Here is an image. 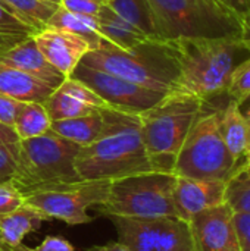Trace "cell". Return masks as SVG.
Segmentation results:
<instances>
[{
	"label": "cell",
	"mask_w": 250,
	"mask_h": 251,
	"mask_svg": "<svg viewBox=\"0 0 250 251\" xmlns=\"http://www.w3.org/2000/svg\"><path fill=\"white\" fill-rule=\"evenodd\" d=\"M103 129L96 141L81 147L75 169L81 181H113L153 171L141 138L140 116L111 107L100 109Z\"/></svg>",
	"instance_id": "1"
},
{
	"label": "cell",
	"mask_w": 250,
	"mask_h": 251,
	"mask_svg": "<svg viewBox=\"0 0 250 251\" xmlns=\"http://www.w3.org/2000/svg\"><path fill=\"white\" fill-rule=\"evenodd\" d=\"M178 68L172 93L190 94L206 103L225 96L234 68L249 56L240 38L180 37L167 40Z\"/></svg>",
	"instance_id": "2"
},
{
	"label": "cell",
	"mask_w": 250,
	"mask_h": 251,
	"mask_svg": "<svg viewBox=\"0 0 250 251\" xmlns=\"http://www.w3.org/2000/svg\"><path fill=\"white\" fill-rule=\"evenodd\" d=\"M81 63L165 96L174 91L178 76V68L168 41L158 38H152L131 51L121 50L102 38L99 47L90 50Z\"/></svg>",
	"instance_id": "3"
},
{
	"label": "cell",
	"mask_w": 250,
	"mask_h": 251,
	"mask_svg": "<svg viewBox=\"0 0 250 251\" xmlns=\"http://www.w3.org/2000/svg\"><path fill=\"white\" fill-rule=\"evenodd\" d=\"M159 40L240 38L243 18L222 0H144Z\"/></svg>",
	"instance_id": "4"
},
{
	"label": "cell",
	"mask_w": 250,
	"mask_h": 251,
	"mask_svg": "<svg viewBox=\"0 0 250 251\" xmlns=\"http://www.w3.org/2000/svg\"><path fill=\"white\" fill-rule=\"evenodd\" d=\"M206 101L181 93H169L141 112V138L153 171L172 172L180 149Z\"/></svg>",
	"instance_id": "5"
},
{
	"label": "cell",
	"mask_w": 250,
	"mask_h": 251,
	"mask_svg": "<svg viewBox=\"0 0 250 251\" xmlns=\"http://www.w3.org/2000/svg\"><path fill=\"white\" fill-rule=\"evenodd\" d=\"M242 163L228 151L220 131V107L206 103L190 128L172 174L177 176L228 182Z\"/></svg>",
	"instance_id": "6"
},
{
	"label": "cell",
	"mask_w": 250,
	"mask_h": 251,
	"mask_svg": "<svg viewBox=\"0 0 250 251\" xmlns=\"http://www.w3.org/2000/svg\"><path fill=\"white\" fill-rule=\"evenodd\" d=\"M18 172L10 181L24 194L81 181L75 159L81 147L49 131L40 137L19 140Z\"/></svg>",
	"instance_id": "7"
},
{
	"label": "cell",
	"mask_w": 250,
	"mask_h": 251,
	"mask_svg": "<svg viewBox=\"0 0 250 251\" xmlns=\"http://www.w3.org/2000/svg\"><path fill=\"white\" fill-rule=\"evenodd\" d=\"M175 182V174L158 171L113 179L109 184L106 200L97 210L106 218H177L174 206Z\"/></svg>",
	"instance_id": "8"
},
{
	"label": "cell",
	"mask_w": 250,
	"mask_h": 251,
	"mask_svg": "<svg viewBox=\"0 0 250 251\" xmlns=\"http://www.w3.org/2000/svg\"><path fill=\"white\" fill-rule=\"evenodd\" d=\"M111 181H78L24 196V204L44 221L84 225L93 221L88 210L99 207L108 197Z\"/></svg>",
	"instance_id": "9"
},
{
	"label": "cell",
	"mask_w": 250,
	"mask_h": 251,
	"mask_svg": "<svg viewBox=\"0 0 250 251\" xmlns=\"http://www.w3.org/2000/svg\"><path fill=\"white\" fill-rule=\"evenodd\" d=\"M118 241L133 251H197L190 224L180 218H109Z\"/></svg>",
	"instance_id": "10"
},
{
	"label": "cell",
	"mask_w": 250,
	"mask_h": 251,
	"mask_svg": "<svg viewBox=\"0 0 250 251\" xmlns=\"http://www.w3.org/2000/svg\"><path fill=\"white\" fill-rule=\"evenodd\" d=\"M69 76L93 90L108 104V107L127 113L140 115L165 97L162 93L147 90L111 72L87 66L81 62Z\"/></svg>",
	"instance_id": "11"
},
{
	"label": "cell",
	"mask_w": 250,
	"mask_h": 251,
	"mask_svg": "<svg viewBox=\"0 0 250 251\" xmlns=\"http://www.w3.org/2000/svg\"><path fill=\"white\" fill-rule=\"evenodd\" d=\"M233 216L227 203L193 216L189 224L197 251H240Z\"/></svg>",
	"instance_id": "12"
},
{
	"label": "cell",
	"mask_w": 250,
	"mask_h": 251,
	"mask_svg": "<svg viewBox=\"0 0 250 251\" xmlns=\"http://www.w3.org/2000/svg\"><path fill=\"white\" fill-rule=\"evenodd\" d=\"M227 182L177 176L174 206L177 218L190 221L197 213L225 203Z\"/></svg>",
	"instance_id": "13"
},
{
	"label": "cell",
	"mask_w": 250,
	"mask_h": 251,
	"mask_svg": "<svg viewBox=\"0 0 250 251\" xmlns=\"http://www.w3.org/2000/svg\"><path fill=\"white\" fill-rule=\"evenodd\" d=\"M44 107L52 121H60L105 109L108 104L87 85L68 76L53 90L50 97L46 100Z\"/></svg>",
	"instance_id": "14"
},
{
	"label": "cell",
	"mask_w": 250,
	"mask_h": 251,
	"mask_svg": "<svg viewBox=\"0 0 250 251\" xmlns=\"http://www.w3.org/2000/svg\"><path fill=\"white\" fill-rule=\"evenodd\" d=\"M34 41L43 56L65 76H69L91 50L84 38L63 29L46 28L34 37Z\"/></svg>",
	"instance_id": "15"
},
{
	"label": "cell",
	"mask_w": 250,
	"mask_h": 251,
	"mask_svg": "<svg viewBox=\"0 0 250 251\" xmlns=\"http://www.w3.org/2000/svg\"><path fill=\"white\" fill-rule=\"evenodd\" d=\"M0 63L22 71L37 79H41L53 88L59 87L68 78L43 56L34 38H29L18 44L16 47L1 53Z\"/></svg>",
	"instance_id": "16"
},
{
	"label": "cell",
	"mask_w": 250,
	"mask_h": 251,
	"mask_svg": "<svg viewBox=\"0 0 250 251\" xmlns=\"http://www.w3.org/2000/svg\"><path fill=\"white\" fill-rule=\"evenodd\" d=\"M96 18L99 21V32L102 38L108 40L121 50L131 51L152 40L150 35H147L137 25L119 16L106 3L100 6V10Z\"/></svg>",
	"instance_id": "17"
},
{
	"label": "cell",
	"mask_w": 250,
	"mask_h": 251,
	"mask_svg": "<svg viewBox=\"0 0 250 251\" xmlns=\"http://www.w3.org/2000/svg\"><path fill=\"white\" fill-rule=\"evenodd\" d=\"M53 87L22 71L0 63V94L21 103H46Z\"/></svg>",
	"instance_id": "18"
},
{
	"label": "cell",
	"mask_w": 250,
	"mask_h": 251,
	"mask_svg": "<svg viewBox=\"0 0 250 251\" xmlns=\"http://www.w3.org/2000/svg\"><path fill=\"white\" fill-rule=\"evenodd\" d=\"M220 131L222 140L236 160L243 163L246 149L250 144L249 125L242 106L228 100L227 106L220 109Z\"/></svg>",
	"instance_id": "19"
},
{
	"label": "cell",
	"mask_w": 250,
	"mask_h": 251,
	"mask_svg": "<svg viewBox=\"0 0 250 251\" xmlns=\"http://www.w3.org/2000/svg\"><path fill=\"white\" fill-rule=\"evenodd\" d=\"M43 221L37 212L25 204L13 212L0 213V243L7 249L21 246L22 240L37 231Z\"/></svg>",
	"instance_id": "20"
},
{
	"label": "cell",
	"mask_w": 250,
	"mask_h": 251,
	"mask_svg": "<svg viewBox=\"0 0 250 251\" xmlns=\"http://www.w3.org/2000/svg\"><path fill=\"white\" fill-rule=\"evenodd\" d=\"M102 129H103V116L100 110H94L91 113L78 118L52 121L50 125L52 132L78 144L80 147H85L93 141H96Z\"/></svg>",
	"instance_id": "21"
},
{
	"label": "cell",
	"mask_w": 250,
	"mask_h": 251,
	"mask_svg": "<svg viewBox=\"0 0 250 251\" xmlns=\"http://www.w3.org/2000/svg\"><path fill=\"white\" fill-rule=\"evenodd\" d=\"M46 28L63 29V31L72 32L84 38L88 43L91 50L97 49L102 41V35L99 32V21L96 16L74 13V12L66 10L62 6H59L57 10L53 13V16L47 21Z\"/></svg>",
	"instance_id": "22"
},
{
	"label": "cell",
	"mask_w": 250,
	"mask_h": 251,
	"mask_svg": "<svg viewBox=\"0 0 250 251\" xmlns=\"http://www.w3.org/2000/svg\"><path fill=\"white\" fill-rule=\"evenodd\" d=\"M50 125L52 119L43 103H22L12 128L19 140H28L49 132Z\"/></svg>",
	"instance_id": "23"
},
{
	"label": "cell",
	"mask_w": 250,
	"mask_h": 251,
	"mask_svg": "<svg viewBox=\"0 0 250 251\" xmlns=\"http://www.w3.org/2000/svg\"><path fill=\"white\" fill-rule=\"evenodd\" d=\"M15 16L38 32L46 29L47 21L53 16L60 4L49 0H1Z\"/></svg>",
	"instance_id": "24"
},
{
	"label": "cell",
	"mask_w": 250,
	"mask_h": 251,
	"mask_svg": "<svg viewBox=\"0 0 250 251\" xmlns=\"http://www.w3.org/2000/svg\"><path fill=\"white\" fill-rule=\"evenodd\" d=\"M38 31L22 22L0 0V54L16 47L18 44L34 38Z\"/></svg>",
	"instance_id": "25"
},
{
	"label": "cell",
	"mask_w": 250,
	"mask_h": 251,
	"mask_svg": "<svg viewBox=\"0 0 250 251\" xmlns=\"http://www.w3.org/2000/svg\"><path fill=\"white\" fill-rule=\"evenodd\" d=\"M106 4L119 16L137 25L152 38H158L149 7L144 0H106Z\"/></svg>",
	"instance_id": "26"
},
{
	"label": "cell",
	"mask_w": 250,
	"mask_h": 251,
	"mask_svg": "<svg viewBox=\"0 0 250 251\" xmlns=\"http://www.w3.org/2000/svg\"><path fill=\"white\" fill-rule=\"evenodd\" d=\"M225 96L240 106L250 97V54L234 68Z\"/></svg>",
	"instance_id": "27"
},
{
	"label": "cell",
	"mask_w": 250,
	"mask_h": 251,
	"mask_svg": "<svg viewBox=\"0 0 250 251\" xmlns=\"http://www.w3.org/2000/svg\"><path fill=\"white\" fill-rule=\"evenodd\" d=\"M225 203L233 212L250 213V179L236 175L227 182Z\"/></svg>",
	"instance_id": "28"
},
{
	"label": "cell",
	"mask_w": 250,
	"mask_h": 251,
	"mask_svg": "<svg viewBox=\"0 0 250 251\" xmlns=\"http://www.w3.org/2000/svg\"><path fill=\"white\" fill-rule=\"evenodd\" d=\"M19 141L16 144H0V178L10 179L18 172Z\"/></svg>",
	"instance_id": "29"
},
{
	"label": "cell",
	"mask_w": 250,
	"mask_h": 251,
	"mask_svg": "<svg viewBox=\"0 0 250 251\" xmlns=\"http://www.w3.org/2000/svg\"><path fill=\"white\" fill-rule=\"evenodd\" d=\"M24 206V194L7 179L0 182V213H9Z\"/></svg>",
	"instance_id": "30"
},
{
	"label": "cell",
	"mask_w": 250,
	"mask_h": 251,
	"mask_svg": "<svg viewBox=\"0 0 250 251\" xmlns=\"http://www.w3.org/2000/svg\"><path fill=\"white\" fill-rule=\"evenodd\" d=\"M233 219L240 251H250V213L234 212Z\"/></svg>",
	"instance_id": "31"
},
{
	"label": "cell",
	"mask_w": 250,
	"mask_h": 251,
	"mask_svg": "<svg viewBox=\"0 0 250 251\" xmlns=\"http://www.w3.org/2000/svg\"><path fill=\"white\" fill-rule=\"evenodd\" d=\"M102 4L103 3H99L96 0H60V6L66 10L87 16H97Z\"/></svg>",
	"instance_id": "32"
},
{
	"label": "cell",
	"mask_w": 250,
	"mask_h": 251,
	"mask_svg": "<svg viewBox=\"0 0 250 251\" xmlns=\"http://www.w3.org/2000/svg\"><path fill=\"white\" fill-rule=\"evenodd\" d=\"M21 104H22L21 101H16L4 94H0V124L13 126Z\"/></svg>",
	"instance_id": "33"
},
{
	"label": "cell",
	"mask_w": 250,
	"mask_h": 251,
	"mask_svg": "<svg viewBox=\"0 0 250 251\" xmlns=\"http://www.w3.org/2000/svg\"><path fill=\"white\" fill-rule=\"evenodd\" d=\"M32 251H77L63 237L59 235H49L46 237L41 244H38Z\"/></svg>",
	"instance_id": "34"
},
{
	"label": "cell",
	"mask_w": 250,
	"mask_h": 251,
	"mask_svg": "<svg viewBox=\"0 0 250 251\" xmlns=\"http://www.w3.org/2000/svg\"><path fill=\"white\" fill-rule=\"evenodd\" d=\"M19 141L12 126L0 124V144H16Z\"/></svg>",
	"instance_id": "35"
},
{
	"label": "cell",
	"mask_w": 250,
	"mask_h": 251,
	"mask_svg": "<svg viewBox=\"0 0 250 251\" xmlns=\"http://www.w3.org/2000/svg\"><path fill=\"white\" fill-rule=\"evenodd\" d=\"M240 40H242L243 46L246 47V50L250 53V6L248 12L243 15V26H242Z\"/></svg>",
	"instance_id": "36"
},
{
	"label": "cell",
	"mask_w": 250,
	"mask_h": 251,
	"mask_svg": "<svg viewBox=\"0 0 250 251\" xmlns=\"http://www.w3.org/2000/svg\"><path fill=\"white\" fill-rule=\"evenodd\" d=\"M227 6H230L233 10H236L242 18L248 12L250 6V0H222Z\"/></svg>",
	"instance_id": "37"
},
{
	"label": "cell",
	"mask_w": 250,
	"mask_h": 251,
	"mask_svg": "<svg viewBox=\"0 0 250 251\" xmlns=\"http://www.w3.org/2000/svg\"><path fill=\"white\" fill-rule=\"evenodd\" d=\"M88 251H133L130 247H127L125 244H122L121 241L116 243H111V244H105V246H96L91 247Z\"/></svg>",
	"instance_id": "38"
},
{
	"label": "cell",
	"mask_w": 250,
	"mask_h": 251,
	"mask_svg": "<svg viewBox=\"0 0 250 251\" xmlns=\"http://www.w3.org/2000/svg\"><path fill=\"white\" fill-rule=\"evenodd\" d=\"M239 169H250V144L246 149V153H245V157H243V163Z\"/></svg>",
	"instance_id": "39"
},
{
	"label": "cell",
	"mask_w": 250,
	"mask_h": 251,
	"mask_svg": "<svg viewBox=\"0 0 250 251\" xmlns=\"http://www.w3.org/2000/svg\"><path fill=\"white\" fill-rule=\"evenodd\" d=\"M236 175H240V176H245V178H249L250 179V169H239Z\"/></svg>",
	"instance_id": "40"
},
{
	"label": "cell",
	"mask_w": 250,
	"mask_h": 251,
	"mask_svg": "<svg viewBox=\"0 0 250 251\" xmlns=\"http://www.w3.org/2000/svg\"><path fill=\"white\" fill-rule=\"evenodd\" d=\"M9 251H32L29 247H27V246H24V244H21V246H18V247H15V249H9Z\"/></svg>",
	"instance_id": "41"
},
{
	"label": "cell",
	"mask_w": 250,
	"mask_h": 251,
	"mask_svg": "<svg viewBox=\"0 0 250 251\" xmlns=\"http://www.w3.org/2000/svg\"><path fill=\"white\" fill-rule=\"evenodd\" d=\"M245 116H246V121H248V125H249V132H250V107L248 109V110H246Z\"/></svg>",
	"instance_id": "42"
},
{
	"label": "cell",
	"mask_w": 250,
	"mask_h": 251,
	"mask_svg": "<svg viewBox=\"0 0 250 251\" xmlns=\"http://www.w3.org/2000/svg\"><path fill=\"white\" fill-rule=\"evenodd\" d=\"M0 251H9V249H7V247H4V246L0 243Z\"/></svg>",
	"instance_id": "43"
},
{
	"label": "cell",
	"mask_w": 250,
	"mask_h": 251,
	"mask_svg": "<svg viewBox=\"0 0 250 251\" xmlns=\"http://www.w3.org/2000/svg\"><path fill=\"white\" fill-rule=\"evenodd\" d=\"M49 1H53V3H57V4H60V0H49Z\"/></svg>",
	"instance_id": "44"
},
{
	"label": "cell",
	"mask_w": 250,
	"mask_h": 251,
	"mask_svg": "<svg viewBox=\"0 0 250 251\" xmlns=\"http://www.w3.org/2000/svg\"><path fill=\"white\" fill-rule=\"evenodd\" d=\"M96 1H99V3H106V0H96Z\"/></svg>",
	"instance_id": "45"
},
{
	"label": "cell",
	"mask_w": 250,
	"mask_h": 251,
	"mask_svg": "<svg viewBox=\"0 0 250 251\" xmlns=\"http://www.w3.org/2000/svg\"><path fill=\"white\" fill-rule=\"evenodd\" d=\"M4 181H7V179H4V178H0V182H4Z\"/></svg>",
	"instance_id": "46"
}]
</instances>
